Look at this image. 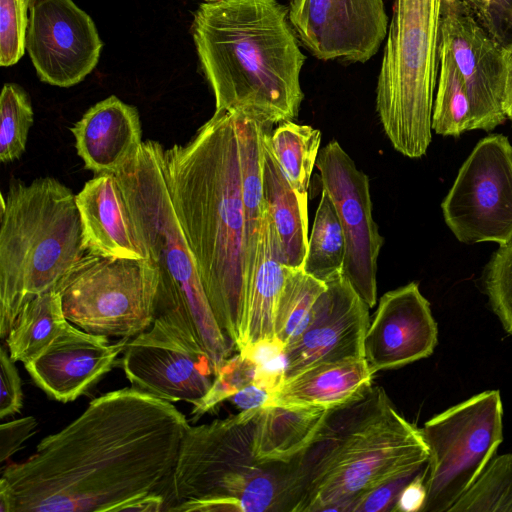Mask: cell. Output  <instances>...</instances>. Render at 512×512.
<instances>
[{
    "instance_id": "603a6c76",
    "label": "cell",
    "mask_w": 512,
    "mask_h": 512,
    "mask_svg": "<svg viewBox=\"0 0 512 512\" xmlns=\"http://www.w3.org/2000/svg\"><path fill=\"white\" fill-rule=\"evenodd\" d=\"M375 373L365 357L321 363L285 381L271 405L336 408L365 394Z\"/></svg>"
},
{
    "instance_id": "ffe728a7",
    "label": "cell",
    "mask_w": 512,
    "mask_h": 512,
    "mask_svg": "<svg viewBox=\"0 0 512 512\" xmlns=\"http://www.w3.org/2000/svg\"><path fill=\"white\" fill-rule=\"evenodd\" d=\"M87 252L150 259L115 174H95L76 194Z\"/></svg>"
},
{
    "instance_id": "f546056e",
    "label": "cell",
    "mask_w": 512,
    "mask_h": 512,
    "mask_svg": "<svg viewBox=\"0 0 512 512\" xmlns=\"http://www.w3.org/2000/svg\"><path fill=\"white\" fill-rule=\"evenodd\" d=\"M344 258L342 226L332 200L322 189L302 268L309 275L325 282L342 271Z\"/></svg>"
},
{
    "instance_id": "7a4b0ae2",
    "label": "cell",
    "mask_w": 512,
    "mask_h": 512,
    "mask_svg": "<svg viewBox=\"0 0 512 512\" xmlns=\"http://www.w3.org/2000/svg\"><path fill=\"white\" fill-rule=\"evenodd\" d=\"M164 166L206 297L220 329L237 350L248 276L233 112L215 111L187 143L164 148Z\"/></svg>"
},
{
    "instance_id": "8992f818",
    "label": "cell",
    "mask_w": 512,
    "mask_h": 512,
    "mask_svg": "<svg viewBox=\"0 0 512 512\" xmlns=\"http://www.w3.org/2000/svg\"><path fill=\"white\" fill-rule=\"evenodd\" d=\"M87 253L76 195L53 177L14 181L1 194L0 337L22 307L55 289Z\"/></svg>"
},
{
    "instance_id": "5bb4252c",
    "label": "cell",
    "mask_w": 512,
    "mask_h": 512,
    "mask_svg": "<svg viewBox=\"0 0 512 512\" xmlns=\"http://www.w3.org/2000/svg\"><path fill=\"white\" fill-rule=\"evenodd\" d=\"M102 47L95 23L73 0L30 1L26 50L42 82L78 84L97 66Z\"/></svg>"
},
{
    "instance_id": "b9f144b4",
    "label": "cell",
    "mask_w": 512,
    "mask_h": 512,
    "mask_svg": "<svg viewBox=\"0 0 512 512\" xmlns=\"http://www.w3.org/2000/svg\"><path fill=\"white\" fill-rule=\"evenodd\" d=\"M273 394L254 382L246 385L228 400L240 410L262 409L271 405Z\"/></svg>"
},
{
    "instance_id": "484cf974",
    "label": "cell",
    "mask_w": 512,
    "mask_h": 512,
    "mask_svg": "<svg viewBox=\"0 0 512 512\" xmlns=\"http://www.w3.org/2000/svg\"><path fill=\"white\" fill-rule=\"evenodd\" d=\"M234 114L241 163L242 198L246 219V258L248 281L256 264L261 223L265 211L263 191V141L271 122L243 111ZM248 286V284H247Z\"/></svg>"
},
{
    "instance_id": "d6a6232c",
    "label": "cell",
    "mask_w": 512,
    "mask_h": 512,
    "mask_svg": "<svg viewBox=\"0 0 512 512\" xmlns=\"http://www.w3.org/2000/svg\"><path fill=\"white\" fill-rule=\"evenodd\" d=\"M29 95L18 84L5 83L0 96V161L10 163L23 154L33 124Z\"/></svg>"
},
{
    "instance_id": "ab89813d",
    "label": "cell",
    "mask_w": 512,
    "mask_h": 512,
    "mask_svg": "<svg viewBox=\"0 0 512 512\" xmlns=\"http://www.w3.org/2000/svg\"><path fill=\"white\" fill-rule=\"evenodd\" d=\"M37 420L28 416L1 424L0 461L10 458L29 439L37 427Z\"/></svg>"
},
{
    "instance_id": "7c38bea8",
    "label": "cell",
    "mask_w": 512,
    "mask_h": 512,
    "mask_svg": "<svg viewBox=\"0 0 512 512\" xmlns=\"http://www.w3.org/2000/svg\"><path fill=\"white\" fill-rule=\"evenodd\" d=\"M121 360L131 387L169 402L196 404L215 377L203 348L158 317L147 330L129 339Z\"/></svg>"
},
{
    "instance_id": "d590c367",
    "label": "cell",
    "mask_w": 512,
    "mask_h": 512,
    "mask_svg": "<svg viewBox=\"0 0 512 512\" xmlns=\"http://www.w3.org/2000/svg\"><path fill=\"white\" fill-rule=\"evenodd\" d=\"M31 0H0V65L16 64L26 50Z\"/></svg>"
},
{
    "instance_id": "e0dca14e",
    "label": "cell",
    "mask_w": 512,
    "mask_h": 512,
    "mask_svg": "<svg viewBox=\"0 0 512 512\" xmlns=\"http://www.w3.org/2000/svg\"><path fill=\"white\" fill-rule=\"evenodd\" d=\"M325 283L327 288L316 300L308 323L285 347V381L321 363L364 357L368 305L342 271Z\"/></svg>"
},
{
    "instance_id": "4fadbf2b",
    "label": "cell",
    "mask_w": 512,
    "mask_h": 512,
    "mask_svg": "<svg viewBox=\"0 0 512 512\" xmlns=\"http://www.w3.org/2000/svg\"><path fill=\"white\" fill-rule=\"evenodd\" d=\"M315 165L344 233L342 274L371 308L377 301V260L383 238L372 216L369 178L336 140L319 151Z\"/></svg>"
},
{
    "instance_id": "74e56055",
    "label": "cell",
    "mask_w": 512,
    "mask_h": 512,
    "mask_svg": "<svg viewBox=\"0 0 512 512\" xmlns=\"http://www.w3.org/2000/svg\"><path fill=\"white\" fill-rule=\"evenodd\" d=\"M427 465V464H426ZM423 469L409 472L387 480L371 490L363 493L353 503L350 512H384L393 511L396 501L403 488Z\"/></svg>"
},
{
    "instance_id": "83f0119b",
    "label": "cell",
    "mask_w": 512,
    "mask_h": 512,
    "mask_svg": "<svg viewBox=\"0 0 512 512\" xmlns=\"http://www.w3.org/2000/svg\"><path fill=\"white\" fill-rule=\"evenodd\" d=\"M268 141L302 207L308 211V188L319 154L321 132L309 125L284 121L270 132Z\"/></svg>"
},
{
    "instance_id": "f1b7e54d",
    "label": "cell",
    "mask_w": 512,
    "mask_h": 512,
    "mask_svg": "<svg viewBox=\"0 0 512 512\" xmlns=\"http://www.w3.org/2000/svg\"><path fill=\"white\" fill-rule=\"evenodd\" d=\"M439 75L432 111V130L458 137L475 130L470 101L463 79L448 47L440 41Z\"/></svg>"
},
{
    "instance_id": "ee69618b",
    "label": "cell",
    "mask_w": 512,
    "mask_h": 512,
    "mask_svg": "<svg viewBox=\"0 0 512 512\" xmlns=\"http://www.w3.org/2000/svg\"><path fill=\"white\" fill-rule=\"evenodd\" d=\"M213 1H218V0H206V2H213Z\"/></svg>"
},
{
    "instance_id": "e575fe53",
    "label": "cell",
    "mask_w": 512,
    "mask_h": 512,
    "mask_svg": "<svg viewBox=\"0 0 512 512\" xmlns=\"http://www.w3.org/2000/svg\"><path fill=\"white\" fill-rule=\"evenodd\" d=\"M256 366L248 357L237 353L229 357L218 369L207 394L196 404L191 412L193 421L214 409L219 403L228 400L246 385L252 383Z\"/></svg>"
},
{
    "instance_id": "52a82bcc",
    "label": "cell",
    "mask_w": 512,
    "mask_h": 512,
    "mask_svg": "<svg viewBox=\"0 0 512 512\" xmlns=\"http://www.w3.org/2000/svg\"><path fill=\"white\" fill-rule=\"evenodd\" d=\"M443 0H394L376 88V110L393 147L424 156L432 140Z\"/></svg>"
},
{
    "instance_id": "f6af8a7d",
    "label": "cell",
    "mask_w": 512,
    "mask_h": 512,
    "mask_svg": "<svg viewBox=\"0 0 512 512\" xmlns=\"http://www.w3.org/2000/svg\"><path fill=\"white\" fill-rule=\"evenodd\" d=\"M443 1H445V2H451V1H454V0H443Z\"/></svg>"
},
{
    "instance_id": "7402d4cb",
    "label": "cell",
    "mask_w": 512,
    "mask_h": 512,
    "mask_svg": "<svg viewBox=\"0 0 512 512\" xmlns=\"http://www.w3.org/2000/svg\"><path fill=\"white\" fill-rule=\"evenodd\" d=\"M287 267L278 234L265 208L256 264L247 286L238 352L258 341L275 337V312Z\"/></svg>"
},
{
    "instance_id": "4dcf8cb0",
    "label": "cell",
    "mask_w": 512,
    "mask_h": 512,
    "mask_svg": "<svg viewBox=\"0 0 512 512\" xmlns=\"http://www.w3.org/2000/svg\"><path fill=\"white\" fill-rule=\"evenodd\" d=\"M326 288L325 282L309 275L302 267H287L274 320L275 337L285 346L304 329L316 300Z\"/></svg>"
},
{
    "instance_id": "5b68a950",
    "label": "cell",
    "mask_w": 512,
    "mask_h": 512,
    "mask_svg": "<svg viewBox=\"0 0 512 512\" xmlns=\"http://www.w3.org/2000/svg\"><path fill=\"white\" fill-rule=\"evenodd\" d=\"M164 148L155 140L142 141L115 175L137 233L158 270L155 318L177 326L201 346L216 374L235 348L214 317L176 214Z\"/></svg>"
},
{
    "instance_id": "8d00e7d4",
    "label": "cell",
    "mask_w": 512,
    "mask_h": 512,
    "mask_svg": "<svg viewBox=\"0 0 512 512\" xmlns=\"http://www.w3.org/2000/svg\"><path fill=\"white\" fill-rule=\"evenodd\" d=\"M487 32L503 47L512 44V0H466Z\"/></svg>"
},
{
    "instance_id": "60d3db41",
    "label": "cell",
    "mask_w": 512,
    "mask_h": 512,
    "mask_svg": "<svg viewBox=\"0 0 512 512\" xmlns=\"http://www.w3.org/2000/svg\"><path fill=\"white\" fill-rule=\"evenodd\" d=\"M426 469V468H425ZM425 470L411 480L401 491L393 512H421L426 501Z\"/></svg>"
},
{
    "instance_id": "cb8c5ba5",
    "label": "cell",
    "mask_w": 512,
    "mask_h": 512,
    "mask_svg": "<svg viewBox=\"0 0 512 512\" xmlns=\"http://www.w3.org/2000/svg\"><path fill=\"white\" fill-rule=\"evenodd\" d=\"M332 409L314 406L268 405L257 414L252 455L262 464H289L314 442Z\"/></svg>"
},
{
    "instance_id": "836d02e7",
    "label": "cell",
    "mask_w": 512,
    "mask_h": 512,
    "mask_svg": "<svg viewBox=\"0 0 512 512\" xmlns=\"http://www.w3.org/2000/svg\"><path fill=\"white\" fill-rule=\"evenodd\" d=\"M489 304L503 329L512 336V238L499 245L484 273Z\"/></svg>"
},
{
    "instance_id": "3957f363",
    "label": "cell",
    "mask_w": 512,
    "mask_h": 512,
    "mask_svg": "<svg viewBox=\"0 0 512 512\" xmlns=\"http://www.w3.org/2000/svg\"><path fill=\"white\" fill-rule=\"evenodd\" d=\"M191 30L215 111H243L273 124L297 117L306 56L287 6L278 0L203 2Z\"/></svg>"
},
{
    "instance_id": "9a60e30c",
    "label": "cell",
    "mask_w": 512,
    "mask_h": 512,
    "mask_svg": "<svg viewBox=\"0 0 512 512\" xmlns=\"http://www.w3.org/2000/svg\"><path fill=\"white\" fill-rule=\"evenodd\" d=\"M300 42L318 59L365 63L388 32L383 0H288Z\"/></svg>"
},
{
    "instance_id": "1f68e13d",
    "label": "cell",
    "mask_w": 512,
    "mask_h": 512,
    "mask_svg": "<svg viewBox=\"0 0 512 512\" xmlns=\"http://www.w3.org/2000/svg\"><path fill=\"white\" fill-rule=\"evenodd\" d=\"M448 512H512V454L494 456Z\"/></svg>"
},
{
    "instance_id": "6da1fadb",
    "label": "cell",
    "mask_w": 512,
    "mask_h": 512,
    "mask_svg": "<svg viewBox=\"0 0 512 512\" xmlns=\"http://www.w3.org/2000/svg\"><path fill=\"white\" fill-rule=\"evenodd\" d=\"M171 402L133 387L94 398L0 478V512L162 511L189 427Z\"/></svg>"
},
{
    "instance_id": "f35d334b",
    "label": "cell",
    "mask_w": 512,
    "mask_h": 512,
    "mask_svg": "<svg viewBox=\"0 0 512 512\" xmlns=\"http://www.w3.org/2000/svg\"><path fill=\"white\" fill-rule=\"evenodd\" d=\"M1 389H0V418L12 416L23 407V391L21 379L5 347L0 350Z\"/></svg>"
},
{
    "instance_id": "ac0fdd59",
    "label": "cell",
    "mask_w": 512,
    "mask_h": 512,
    "mask_svg": "<svg viewBox=\"0 0 512 512\" xmlns=\"http://www.w3.org/2000/svg\"><path fill=\"white\" fill-rule=\"evenodd\" d=\"M438 327L415 282L386 292L364 337V357L375 371L397 369L429 357Z\"/></svg>"
},
{
    "instance_id": "d6986e66",
    "label": "cell",
    "mask_w": 512,
    "mask_h": 512,
    "mask_svg": "<svg viewBox=\"0 0 512 512\" xmlns=\"http://www.w3.org/2000/svg\"><path fill=\"white\" fill-rule=\"evenodd\" d=\"M131 338L110 343L68 322L57 338L24 364L34 383L52 399L68 403L99 382Z\"/></svg>"
},
{
    "instance_id": "2e32d148",
    "label": "cell",
    "mask_w": 512,
    "mask_h": 512,
    "mask_svg": "<svg viewBox=\"0 0 512 512\" xmlns=\"http://www.w3.org/2000/svg\"><path fill=\"white\" fill-rule=\"evenodd\" d=\"M441 42L449 49L470 101L474 129L492 131L503 108L504 48L487 32L466 0L442 2Z\"/></svg>"
},
{
    "instance_id": "d4e9b609",
    "label": "cell",
    "mask_w": 512,
    "mask_h": 512,
    "mask_svg": "<svg viewBox=\"0 0 512 512\" xmlns=\"http://www.w3.org/2000/svg\"><path fill=\"white\" fill-rule=\"evenodd\" d=\"M263 141V191L266 210L278 234L285 265L303 267L308 244V211L288 182L270 148L268 136Z\"/></svg>"
},
{
    "instance_id": "9c48e42d",
    "label": "cell",
    "mask_w": 512,
    "mask_h": 512,
    "mask_svg": "<svg viewBox=\"0 0 512 512\" xmlns=\"http://www.w3.org/2000/svg\"><path fill=\"white\" fill-rule=\"evenodd\" d=\"M503 412L499 390H487L420 428L429 450L421 512H448L476 481L503 441Z\"/></svg>"
},
{
    "instance_id": "30bf717a",
    "label": "cell",
    "mask_w": 512,
    "mask_h": 512,
    "mask_svg": "<svg viewBox=\"0 0 512 512\" xmlns=\"http://www.w3.org/2000/svg\"><path fill=\"white\" fill-rule=\"evenodd\" d=\"M261 409L189 425L165 493L169 511H229L225 494L240 474L259 463L252 455L254 422Z\"/></svg>"
},
{
    "instance_id": "44dd1931",
    "label": "cell",
    "mask_w": 512,
    "mask_h": 512,
    "mask_svg": "<svg viewBox=\"0 0 512 512\" xmlns=\"http://www.w3.org/2000/svg\"><path fill=\"white\" fill-rule=\"evenodd\" d=\"M77 154L95 174H115L142 143L138 110L111 95L71 128Z\"/></svg>"
},
{
    "instance_id": "277c9868",
    "label": "cell",
    "mask_w": 512,
    "mask_h": 512,
    "mask_svg": "<svg viewBox=\"0 0 512 512\" xmlns=\"http://www.w3.org/2000/svg\"><path fill=\"white\" fill-rule=\"evenodd\" d=\"M429 450L381 387L334 408L310 447L286 464L282 511L350 512L363 493L423 469Z\"/></svg>"
},
{
    "instance_id": "8fae6325",
    "label": "cell",
    "mask_w": 512,
    "mask_h": 512,
    "mask_svg": "<svg viewBox=\"0 0 512 512\" xmlns=\"http://www.w3.org/2000/svg\"><path fill=\"white\" fill-rule=\"evenodd\" d=\"M446 225L463 243L512 238V145L503 134L482 138L441 203Z\"/></svg>"
},
{
    "instance_id": "ba28073f",
    "label": "cell",
    "mask_w": 512,
    "mask_h": 512,
    "mask_svg": "<svg viewBox=\"0 0 512 512\" xmlns=\"http://www.w3.org/2000/svg\"><path fill=\"white\" fill-rule=\"evenodd\" d=\"M158 270L150 259L87 252L59 281L66 319L105 337L133 338L155 320Z\"/></svg>"
},
{
    "instance_id": "7bdbcfd3",
    "label": "cell",
    "mask_w": 512,
    "mask_h": 512,
    "mask_svg": "<svg viewBox=\"0 0 512 512\" xmlns=\"http://www.w3.org/2000/svg\"><path fill=\"white\" fill-rule=\"evenodd\" d=\"M505 85L503 108L507 118L512 122V44L504 48Z\"/></svg>"
},
{
    "instance_id": "4316f807",
    "label": "cell",
    "mask_w": 512,
    "mask_h": 512,
    "mask_svg": "<svg viewBox=\"0 0 512 512\" xmlns=\"http://www.w3.org/2000/svg\"><path fill=\"white\" fill-rule=\"evenodd\" d=\"M68 322L55 289L32 298L22 307L6 336L10 357L24 364L31 361L57 338Z\"/></svg>"
}]
</instances>
